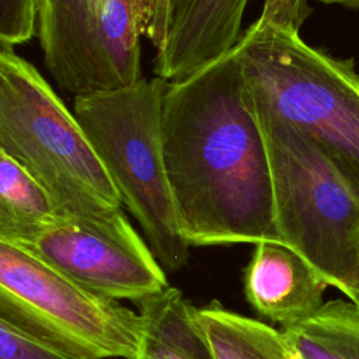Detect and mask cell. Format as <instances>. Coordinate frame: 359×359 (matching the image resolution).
Wrapping results in <instances>:
<instances>
[{"label": "cell", "mask_w": 359, "mask_h": 359, "mask_svg": "<svg viewBox=\"0 0 359 359\" xmlns=\"http://www.w3.org/2000/svg\"><path fill=\"white\" fill-rule=\"evenodd\" d=\"M161 140L180 229L191 247L280 243L268 146L236 49L168 81Z\"/></svg>", "instance_id": "obj_1"}, {"label": "cell", "mask_w": 359, "mask_h": 359, "mask_svg": "<svg viewBox=\"0 0 359 359\" xmlns=\"http://www.w3.org/2000/svg\"><path fill=\"white\" fill-rule=\"evenodd\" d=\"M307 0H264L236 45L255 100L309 135L359 199V74L306 43Z\"/></svg>", "instance_id": "obj_2"}, {"label": "cell", "mask_w": 359, "mask_h": 359, "mask_svg": "<svg viewBox=\"0 0 359 359\" xmlns=\"http://www.w3.org/2000/svg\"><path fill=\"white\" fill-rule=\"evenodd\" d=\"M0 151L48 192L62 219L108 223L123 215L119 192L74 114L10 46H0Z\"/></svg>", "instance_id": "obj_3"}, {"label": "cell", "mask_w": 359, "mask_h": 359, "mask_svg": "<svg viewBox=\"0 0 359 359\" xmlns=\"http://www.w3.org/2000/svg\"><path fill=\"white\" fill-rule=\"evenodd\" d=\"M254 104L269 153L279 240L346 296L359 280V199L309 135Z\"/></svg>", "instance_id": "obj_4"}, {"label": "cell", "mask_w": 359, "mask_h": 359, "mask_svg": "<svg viewBox=\"0 0 359 359\" xmlns=\"http://www.w3.org/2000/svg\"><path fill=\"white\" fill-rule=\"evenodd\" d=\"M168 81L154 76L107 93L74 97L73 114L161 264L170 272L189 257L168 182L161 107Z\"/></svg>", "instance_id": "obj_5"}, {"label": "cell", "mask_w": 359, "mask_h": 359, "mask_svg": "<svg viewBox=\"0 0 359 359\" xmlns=\"http://www.w3.org/2000/svg\"><path fill=\"white\" fill-rule=\"evenodd\" d=\"M0 320L76 359H137L140 314L0 241Z\"/></svg>", "instance_id": "obj_6"}, {"label": "cell", "mask_w": 359, "mask_h": 359, "mask_svg": "<svg viewBox=\"0 0 359 359\" xmlns=\"http://www.w3.org/2000/svg\"><path fill=\"white\" fill-rule=\"evenodd\" d=\"M46 69L74 97L137 83L140 31L135 0H38Z\"/></svg>", "instance_id": "obj_7"}, {"label": "cell", "mask_w": 359, "mask_h": 359, "mask_svg": "<svg viewBox=\"0 0 359 359\" xmlns=\"http://www.w3.org/2000/svg\"><path fill=\"white\" fill-rule=\"evenodd\" d=\"M13 245L108 299L139 302L170 286L164 268L125 213L108 223L60 217Z\"/></svg>", "instance_id": "obj_8"}, {"label": "cell", "mask_w": 359, "mask_h": 359, "mask_svg": "<svg viewBox=\"0 0 359 359\" xmlns=\"http://www.w3.org/2000/svg\"><path fill=\"white\" fill-rule=\"evenodd\" d=\"M248 0H170L167 34L154 59L156 76L177 81L192 76L240 41Z\"/></svg>", "instance_id": "obj_9"}, {"label": "cell", "mask_w": 359, "mask_h": 359, "mask_svg": "<svg viewBox=\"0 0 359 359\" xmlns=\"http://www.w3.org/2000/svg\"><path fill=\"white\" fill-rule=\"evenodd\" d=\"M244 269V293L264 318L283 327L314 314L328 283L296 251L276 241L254 244Z\"/></svg>", "instance_id": "obj_10"}, {"label": "cell", "mask_w": 359, "mask_h": 359, "mask_svg": "<svg viewBox=\"0 0 359 359\" xmlns=\"http://www.w3.org/2000/svg\"><path fill=\"white\" fill-rule=\"evenodd\" d=\"M136 303L143 321L137 359H213L198 309L181 290L167 286Z\"/></svg>", "instance_id": "obj_11"}, {"label": "cell", "mask_w": 359, "mask_h": 359, "mask_svg": "<svg viewBox=\"0 0 359 359\" xmlns=\"http://www.w3.org/2000/svg\"><path fill=\"white\" fill-rule=\"evenodd\" d=\"M213 359H289L293 346L282 330L223 307L198 309Z\"/></svg>", "instance_id": "obj_12"}, {"label": "cell", "mask_w": 359, "mask_h": 359, "mask_svg": "<svg viewBox=\"0 0 359 359\" xmlns=\"http://www.w3.org/2000/svg\"><path fill=\"white\" fill-rule=\"evenodd\" d=\"M60 219L48 192L0 151V241L17 244Z\"/></svg>", "instance_id": "obj_13"}, {"label": "cell", "mask_w": 359, "mask_h": 359, "mask_svg": "<svg viewBox=\"0 0 359 359\" xmlns=\"http://www.w3.org/2000/svg\"><path fill=\"white\" fill-rule=\"evenodd\" d=\"M282 331L303 359H359V309L352 302L324 303Z\"/></svg>", "instance_id": "obj_14"}, {"label": "cell", "mask_w": 359, "mask_h": 359, "mask_svg": "<svg viewBox=\"0 0 359 359\" xmlns=\"http://www.w3.org/2000/svg\"><path fill=\"white\" fill-rule=\"evenodd\" d=\"M38 0H0V38L13 45L29 41L35 32Z\"/></svg>", "instance_id": "obj_15"}, {"label": "cell", "mask_w": 359, "mask_h": 359, "mask_svg": "<svg viewBox=\"0 0 359 359\" xmlns=\"http://www.w3.org/2000/svg\"><path fill=\"white\" fill-rule=\"evenodd\" d=\"M0 359H76L0 320Z\"/></svg>", "instance_id": "obj_16"}, {"label": "cell", "mask_w": 359, "mask_h": 359, "mask_svg": "<svg viewBox=\"0 0 359 359\" xmlns=\"http://www.w3.org/2000/svg\"><path fill=\"white\" fill-rule=\"evenodd\" d=\"M346 297L349 299V302H352V303L359 309V280H358L356 285L352 287V290L346 294Z\"/></svg>", "instance_id": "obj_17"}, {"label": "cell", "mask_w": 359, "mask_h": 359, "mask_svg": "<svg viewBox=\"0 0 359 359\" xmlns=\"http://www.w3.org/2000/svg\"><path fill=\"white\" fill-rule=\"evenodd\" d=\"M324 3H345V4H359V0H321Z\"/></svg>", "instance_id": "obj_18"}, {"label": "cell", "mask_w": 359, "mask_h": 359, "mask_svg": "<svg viewBox=\"0 0 359 359\" xmlns=\"http://www.w3.org/2000/svg\"><path fill=\"white\" fill-rule=\"evenodd\" d=\"M293 359H303V358H302V356H299V355H296Z\"/></svg>", "instance_id": "obj_19"}]
</instances>
